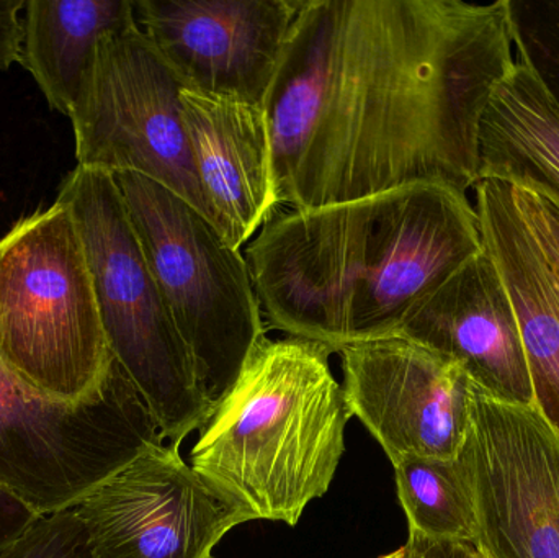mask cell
I'll list each match as a JSON object with an SVG mask.
<instances>
[{"instance_id":"cell-23","label":"cell","mask_w":559,"mask_h":558,"mask_svg":"<svg viewBox=\"0 0 559 558\" xmlns=\"http://www.w3.org/2000/svg\"><path fill=\"white\" fill-rule=\"evenodd\" d=\"M411 558H475V547L450 541H430L409 536L406 544Z\"/></svg>"},{"instance_id":"cell-4","label":"cell","mask_w":559,"mask_h":558,"mask_svg":"<svg viewBox=\"0 0 559 558\" xmlns=\"http://www.w3.org/2000/svg\"><path fill=\"white\" fill-rule=\"evenodd\" d=\"M0 363L52 402L100 392L114 356L71 209L56 199L0 239Z\"/></svg>"},{"instance_id":"cell-5","label":"cell","mask_w":559,"mask_h":558,"mask_svg":"<svg viewBox=\"0 0 559 558\" xmlns=\"http://www.w3.org/2000/svg\"><path fill=\"white\" fill-rule=\"evenodd\" d=\"M87 256L111 356L136 387L163 438L179 448L202 428L209 402L186 343L147 264L111 174L75 167L59 187Z\"/></svg>"},{"instance_id":"cell-25","label":"cell","mask_w":559,"mask_h":558,"mask_svg":"<svg viewBox=\"0 0 559 558\" xmlns=\"http://www.w3.org/2000/svg\"><path fill=\"white\" fill-rule=\"evenodd\" d=\"M475 550H476V549H475ZM475 558H488V557L481 556V554L476 553V554H475Z\"/></svg>"},{"instance_id":"cell-10","label":"cell","mask_w":559,"mask_h":558,"mask_svg":"<svg viewBox=\"0 0 559 558\" xmlns=\"http://www.w3.org/2000/svg\"><path fill=\"white\" fill-rule=\"evenodd\" d=\"M72 510L92 558H213L229 531L255 520L166 441L147 444Z\"/></svg>"},{"instance_id":"cell-18","label":"cell","mask_w":559,"mask_h":558,"mask_svg":"<svg viewBox=\"0 0 559 558\" xmlns=\"http://www.w3.org/2000/svg\"><path fill=\"white\" fill-rule=\"evenodd\" d=\"M512 41L559 110V0H508Z\"/></svg>"},{"instance_id":"cell-13","label":"cell","mask_w":559,"mask_h":558,"mask_svg":"<svg viewBox=\"0 0 559 558\" xmlns=\"http://www.w3.org/2000/svg\"><path fill=\"white\" fill-rule=\"evenodd\" d=\"M397 334L456 360L496 400L535 405L518 317L486 248L424 297Z\"/></svg>"},{"instance_id":"cell-22","label":"cell","mask_w":559,"mask_h":558,"mask_svg":"<svg viewBox=\"0 0 559 558\" xmlns=\"http://www.w3.org/2000/svg\"><path fill=\"white\" fill-rule=\"evenodd\" d=\"M25 0H0V71L19 62Z\"/></svg>"},{"instance_id":"cell-17","label":"cell","mask_w":559,"mask_h":558,"mask_svg":"<svg viewBox=\"0 0 559 558\" xmlns=\"http://www.w3.org/2000/svg\"><path fill=\"white\" fill-rule=\"evenodd\" d=\"M409 536L475 546V500L462 458L404 455L391 461Z\"/></svg>"},{"instance_id":"cell-19","label":"cell","mask_w":559,"mask_h":558,"mask_svg":"<svg viewBox=\"0 0 559 558\" xmlns=\"http://www.w3.org/2000/svg\"><path fill=\"white\" fill-rule=\"evenodd\" d=\"M0 558H92L87 533L72 508L41 514Z\"/></svg>"},{"instance_id":"cell-20","label":"cell","mask_w":559,"mask_h":558,"mask_svg":"<svg viewBox=\"0 0 559 558\" xmlns=\"http://www.w3.org/2000/svg\"><path fill=\"white\" fill-rule=\"evenodd\" d=\"M514 192L559 290V206L524 187L514 186Z\"/></svg>"},{"instance_id":"cell-9","label":"cell","mask_w":559,"mask_h":558,"mask_svg":"<svg viewBox=\"0 0 559 558\" xmlns=\"http://www.w3.org/2000/svg\"><path fill=\"white\" fill-rule=\"evenodd\" d=\"M459 455L475 500L476 553L559 558V436L537 406L501 402L473 383Z\"/></svg>"},{"instance_id":"cell-1","label":"cell","mask_w":559,"mask_h":558,"mask_svg":"<svg viewBox=\"0 0 559 558\" xmlns=\"http://www.w3.org/2000/svg\"><path fill=\"white\" fill-rule=\"evenodd\" d=\"M514 64L508 0H302L262 104L278 209L475 189L483 115Z\"/></svg>"},{"instance_id":"cell-7","label":"cell","mask_w":559,"mask_h":558,"mask_svg":"<svg viewBox=\"0 0 559 558\" xmlns=\"http://www.w3.org/2000/svg\"><path fill=\"white\" fill-rule=\"evenodd\" d=\"M156 441L166 439L117 360L79 403L45 399L0 363V487L39 517L74 508Z\"/></svg>"},{"instance_id":"cell-6","label":"cell","mask_w":559,"mask_h":558,"mask_svg":"<svg viewBox=\"0 0 559 558\" xmlns=\"http://www.w3.org/2000/svg\"><path fill=\"white\" fill-rule=\"evenodd\" d=\"M114 179L200 387L216 406L267 337L246 256L167 187L133 173Z\"/></svg>"},{"instance_id":"cell-2","label":"cell","mask_w":559,"mask_h":558,"mask_svg":"<svg viewBox=\"0 0 559 558\" xmlns=\"http://www.w3.org/2000/svg\"><path fill=\"white\" fill-rule=\"evenodd\" d=\"M483 249L466 193L414 183L278 213L245 256L269 324L338 353L400 333L409 311Z\"/></svg>"},{"instance_id":"cell-11","label":"cell","mask_w":559,"mask_h":558,"mask_svg":"<svg viewBox=\"0 0 559 558\" xmlns=\"http://www.w3.org/2000/svg\"><path fill=\"white\" fill-rule=\"evenodd\" d=\"M338 354L345 403L390 461L459 455L468 435L473 382L456 360L401 334Z\"/></svg>"},{"instance_id":"cell-14","label":"cell","mask_w":559,"mask_h":558,"mask_svg":"<svg viewBox=\"0 0 559 558\" xmlns=\"http://www.w3.org/2000/svg\"><path fill=\"white\" fill-rule=\"evenodd\" d=\"M183 123L213 223L241 251L278 215L262 105L183 87Z\"/></svg>"},{"instance_id":"cell-12","label":"cell","mask_w":559,"mask_h":558,"mask_svg":"<svg viewBox=\"0 0 559 558\" xmlns=\"http://www.w3.org/2000/svg\"><path fill=\"white\" fill-rule=\"evenodd\" d=\"M141 32L183 85L264 104L302 0H133Z\"/></svg>"},{"instance_id":"cell-15","label":"cell","mask_w":559,"mask_h":558,"mask_svg":"<svg viewBox=\"0 0 559 558\" xmlns=\"http://www.w3.org/2000/svg\"><path fill=\"white\" fill-rule=\"evenodd\" d=\"M20 64L52 110L71 117L102 39L136 22L133 0H28L23 9Z\"/></svg>"},{"instance_id":"cell-21","label":"cell","mask_w":559,"mask_h":558,"mask_svg":"<svg viewBox=\"0 0 559 558\" xmlns=\"http://www.w3.org/2000/svg\"><path fill=\"white\" fill-rule=\"evenodd\" d=\"M36 513L12 491L0 487V556L35 523Z\"/></svg>"},{"instance_id":"cell-16","label":"cell","mask_w":559,"mask_h":558,"mask_svg":"<svg viewBox=\"0 0 559 558\" xmlns=\"http://www.w3.org/2000/svg\"><path fill=\"white\" fill-rule=\"evenodd\" d=\"M485 179L534 190L559 206V110L521 58L483 115L478 182Z\"/></svg>"},{"instance_id":"cell-8","label":"cell","mask_w":559,"mask_h":558,"mask_svg":"<svg viewBox=\"0 0 559 558\" xmlns=\"http://www.w3.org/2000/svg\"><path fill=\"white\" fill-rule=\"evenodd\" d=\"M183 87L136 22L105 36L69 117L75 159L78 166L111 176L147 177L213 222L183 123Z\"/></svg>"},{"instance_id":"cell-24","label":"cell","mask_w":559,"mask_h":558,"mask_svg":"<svg viewBox=\"0 0 559 558\" xmlns=\"http://www.w3.org/2000/svg\"><path fill=\"white\" fill-rule=\"evenodd\" d=\"M380 558H411L409 550H407V547H401V549H397L396 553L388 554V556H383Z\"/></svg>"},{"instance_id":"cell-3","label":"cell","mask_w":559,"mask_h":558,"mask_svg":"<svg viewBox=\"0 0 559 558\" xmlns=\"http://www.w3.org/2000/svg\"><path fill=\"white\" fill-rule=\"evenodd\" d=\"M332 353L302 337H264L200 428L192 467L255 520L296 526L334 480L352 413Z\"/></svg>"}]
</instances>
